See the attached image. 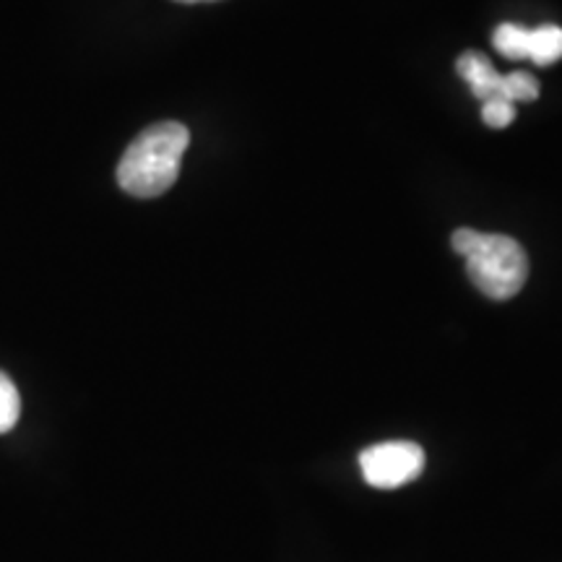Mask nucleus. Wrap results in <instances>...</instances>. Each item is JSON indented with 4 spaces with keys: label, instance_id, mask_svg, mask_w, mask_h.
Here are the masks:
<instances>
[{
    "label": "nucleus",
    "instance_id": "f257e3e1",
    "mask_svg": "<svg viewBox=\"0 0 562 562\" xmlns=\"http://www.w3.org/2000/svg\"><path fill=\"white\" fill-rule=\"evenodd\" d=\"M188 144L191 131L182 123L151 125L125 149L117 165V186L133 199H157L167 193L178 180Z\"/></svg>",
    "mask_w": 562,
    "mask_h": 562
},
{
    "label": "nucleus",
    "instance_id": "f03ea898",
    "mask_svg": "<svg viewBox=\"0 0 562 562\" xmlns=\"http://www.w3.org/2000/svg\"><path fill=\"white\" fill-rule=\"evenodd\" d=\"M453 250L467 261L469 279L490 300H510L524 290L529 277V258L513 237L476 229H456Z\"/></svg>",
    "mask_w": 562,
    "mask_h": 562
},
{
    "label": "nucleus",
    "instance_id": "7ed1b4c3",
    "mask_svg": "<svg viewBox=\"0 0 562 562\" xmlns=\"http://www.w3.org/2000/svg\"><path fill=\"white\" fill-rule=\"evenodd\" d=\"M364 482L378 490H396L425 472V451L412 440H389L360 453Z\"/></svg>",
    "mask_w": 562,
    "mask_h": 562
},
{
    "label": "nucleus",
    "instance_id": "20e7f679",
    "mask_svg": "<svg viewBox=\"0 0 562 562\" xmlns=\"http://www.w3.org/2000/svg\"><path fill=\"white\" fill-rule=\"evenodd\" d=\"M456 68H459V76L472 87V94L480 102L505 100V76L492 68L490 58H484L480 53H463L456 60Z\"/></svg>",
    "mask_w": 562,
    "mask_h": 562
},
{
    "label": "nucleus",
    "instance_id": "39448f33",
    "mask_svg": "<svg viewBox=\"0 0 562 562\" xmlns=\"http://www.w3.org/2000/svg\"><path fill=\"white\" fill-rule=\"evenodd\" d=\"M526 58L533 66H552L562 60V30L554 24H544L539 30H529V42H526Z\"/></svg>",
    "mask_w": 562,
    "mask_h": 562
},
{
    "label": "nucleus",
    "instance_id": "423d86ee",
    "mask_svg": "<svg viewBox=\"0 0 562 562\" xmlns=\"http://www.w3.org/2000/svg\"><path fill=\"white\" fill-rule=\"evenodd\" d=\"M526 42H529V30L521 24H501L492 34L495 50L508 60H526Z\"/></svg>",
    "mask_w": 562,
    "mask_h": 562
},
{
    "label": "nucleus",
    "instance_id": "0eeeda50",
    "mask_svg": "<svg viewBox=\"0 0 562 562\" xmlns=\"http://www.w3.org/2000/svg\"><path fill=\"white\" fill-rule=\"evenodd\" d=\"M21 417L19 389L5 372H0V435L11 432Z\"/></svg>",
    "mask_w": 562,
    "mask_h": 562
},
{
    "label": "nucleus",
    "instance_id": "6e6552de",
    "mask_svg": "<svg viewBox=\"0 0 562 562\" xmlns=\"http://www.w3.org/2000/svg\"><path fill=\"white\" fill-rule=\"evenodd\" d=\"M539 97V81L524 70L505 74V100L508 102H533Z\"/></svg>",
    "mask_w": 562,
    "mask_h": 562
},
{
    "label": "nucleus",
    "instance_id": "1a4fd4ad",
    "mask_svg": "<svg viewBox=\"0 0 562 562\" xmlns=\"http://www.w3.org/2000/svg\"><path fill=\"white\" fill-rule=\"evenodd\" d=\"M482 121L490 128H508L516 121V104L508 100H487L482 102Z\"/></svg>",
    "mask_w": 562,
    "mask_h": 562
},
{
    "label": "nucleus",
    "instance_id": "9d476101",
    "mask_svg": "<svg viewBox=\"0 0 562 562\" xmlns=\"http://www.w3.org/2000/svg\"><path fill=\"white\" fill-rule=\"evenodd\" d=\"M178 3H211V0H178Z\"/></svg>",
    "mask_w": 562,
    "mask_h": 562
}]
</instances>
